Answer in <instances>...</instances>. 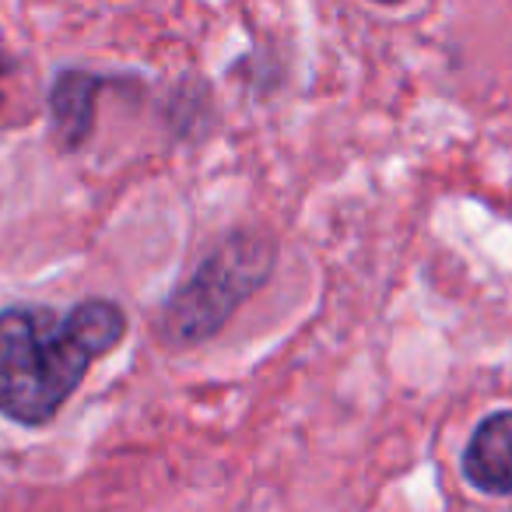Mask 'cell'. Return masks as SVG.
Masks as SVG:
<instances>
[{
  "instance_id": "cell-2",
  "label": "cell",
  "mask_w": 512,
  "mask_h": 512,
  "mask_svg": "<svg viewBox=\"0 0 512 512\" xmlns=\"http://www.w3.org/2000/svg\"><path fill=\"white\" fill-rule=\"evenodd\" d=\"M278 264V246L256 228H235L218 246L207 249L197 271L169 295L162 313V334L176 348L211 341L235 316V309L264 288Z\"/></svg>"
},
{
  "instance_id": "cell-1",
  "label": "cell",
  "mask_w": 512,
  "mask_h": 512,
  "mask_svg": "<svg viewBox=\"0 0 512 512\" xmlns=\"http://www.w3.org/2000/svg\"><path fill=\"white\" fill-rule=\"evenodd\" d=\"M127 313L109 299L78 302L67 316L50 306L0 313V414L43 428L74 397L92 362L127 337Z\"/></svg>"
},
{
  "instance_id": "cell-3",
  "label": "cell",
  "mask_w": 512,
  "mask_h": 512,
  "mask_svg": "<svg viewBox=\"0 0 512 512\" xmlns=\"http://www.w3.org/2000/svg\"><path fill=\"white\" fill-rule=\"evenodd\" d=\"M106 85V74L85 71V67H67L57 74L50 88V123L64 151H78L92 137L95 106H99V95Z\"/></svg>"
},
{
  "instance_id": "cell-4",
  "label": "cell",
  "mask_w": 512,
  "mask_h": 512,
  "mask_svg": "<svg viewBox=\"0 0 512 512\" xmlns=\"http://www.w3.org/2000/svg\"><path fill=\"white\" fill-rule=\"evenodd\" d=\"M463 477L484 495H512V411L481 418L463 449Z\"/></svg>"
},
{
  "instance_id": "cell-5",
  "label": "cell",
  "mask_w": 512,
  "mask_h": 512,
  "mask_svg": "<svg viewBox=\"0 0 512 512\" xmlns=\"http://www.w3.org/2000/svg\"><path fill=\"white\" fill-rule=\"evenodd\" d=\"M4 71H8V60L0 57V78H4Z\"/></svg>"
}]
</instances>
